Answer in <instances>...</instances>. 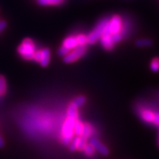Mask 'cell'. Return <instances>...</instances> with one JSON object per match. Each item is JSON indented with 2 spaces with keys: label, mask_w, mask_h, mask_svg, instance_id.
Wrapping results in <instances>:
<instances>
[{
  "label": "cell",
  "mask_w": 159,
  "mask_h": 159,
  "mask_svg": "<svg viewBox=\"0 0 159 159\" xmlns=\"http://www.w3.org/2000/svg\"><path fill=\"white\" fill-rule=\"evenodd\" d=\"M83 151H84L85 154L87 156H93L94 155V152H95V150L94 148H93L92 146H91V144H86L85 145V147L83 149Z\"/></svg>",
  "instance_id": "obj_19"
},
{
  "label": "cell",
  "mask_w": 159,
  "mask_h": 159,
  "mask_svg": "<svg viewBox=\"0 0 159 159\" xmlns=\"http://www.w3.org/2000/svg\"><path fill=\"white\" fill-rule=\"evenodd\" d=\"M33 60H34L35 61H37V62H40L41 60V50H38L35 51L34 53V55H33Z\"/></svg>",
  "instance_id": "obj_25"
},
{
  "label": "cell",
  "mask_w": 159,
  "mask_h": 159,
  "mask_svg": "<svg viewBox=\"0 0 159 159\" xmlns=\"http://www.w3.org/2000/svg\"><path fill=\"white\" fill-rule=\"evenodd\" d=\"M111 33L110 30L108 28V25L105 27L103 32L102 36H101V43L103 46V47L107 50H111L113 49L114 43L113 42L112 39H111Z\"/></svg>",
  "instance_id": "obj_6"
},
{
  "label": "cell",
  "mask_w": 159,
  "mask_h": 159,
  "mask_svg": "<svg viewBox=\"0 0 159 159\" xmlns=\"http://www.w3.org/2000/svg\"><path fill=\"white\" fill-rule=\"evenodd\" d=\"M136 43L138 47H150V46L152 45V41L150 39H139L136 41Z\"/></svg>",
  "instance_id": "obj_16"
},
{
  "label": "cell",
  "mask_w": 159,
  "mask_h": 159,
  "mask_svg": "<svg viewBox=\"0 0 159 159\" xmlns=\"http://www.w3.org/2000/svg\"><path fill=\"white\" fill-rule=\"evenodd\" d=\"M141 116L147 122H152L154 117V114L150 111H143L141 114Z\"/></svg>",
  "instance_id": "obj_13"
},
{
  "label": "cell",
  "mask_w": 159,
  "mask_h": 159,
  "mask_svg": "<svg viewBox=\"0 0 159 159\" xmlns=\"http://www.w3.org/2000/svg\"><path fill=\"white\" fill-rule=\"evenodd\" d=\"M69 52H70V50H69V49H67L66 47H65L64 46L62 45V47H61V48L58 49V51H57V54H58L60 56L64 57L65 55L68 54Z\"/></svg>",
  "instance_id": "obj_23"
},
{
  "label": "cell",
  "mask_w": 159,
  "mask_h": 159,
  "mask_svg": "<svg viewBox=\"0 0 159 159\" xmlns=\"http://www.w3.org/2000/svg\"><path fill=\"white\" fill-rule=\"evenodd\" d=\"M35 51V43L30 39H24L18 47V52L25 60H33Z\"/></svg>",
  "instance_id": "obj_1"
},
{
  "label": "cell",
  "mask_w": 159,
  "mask_h": 159,
  "mask_svg": "<svg viewBox=\"0 0 159 159\" xmlns=\"http://www.w3.org/2000/svg\"><path fill=\"white\" fill-rule=\"evenodd\" d=\"M152 122L156 125H159V114H154Z\"/></svg>",
  "instance_id": "obj_27"
},
{
  "label": "cell",
  "mask_w": 159,
  "mask_h": 159,
  "mask_svg": "<svg viewBox=\"0 0 159 159\" xmlns=\"http://www.w3.org/2000/svg\"><path fill=\"white\" fill-rule=\"evenodd\" d=\"M77 116H78L77 108L71 103V104L69 105L68 108H67V116H68L69 118H72V119H77Z\"/></svg>",
  "instance_id": "obj_10"
},
{
  "label": "cell",
  "mask_w": 159,
  "mask_h": 159,
  "mask_svg": "<svg viewBox=\"0 0 159 159\" xmlns=\"http://www.w3.org/2000/svg\"><path fill=\"white\" fill-rule=\"evenodd\" d=\"M40 5H60L64 2V0H37Z\"/></svg>",
  "instance_id": "obj_11"
},
{
  "label": "cell",
  "mask_w": 159,
  "mask_h": 159,
  "mask_svg": "<svg viewBox=\"0 0 159 159\" xmlns=\"http://www.w3.org/2000/svg\"><path fill=\"white\" fill-rule=\"evenodd\" d=\"M6 27H7V22H6L5 21H4V20L0 21V33H1Z\"/></svg>",
  "instance_id": "obj_26"
},
{
  "label": "cell",
  "mask_w": 159,
  "mask_h": 159,
  "mask_svg": "<svg viewBox=\"0 0 159 159\" xmlns=\"http://www.w3.org/2000/svg\"><path fill=\"white\" fill-rule=\"evenodd\" d=\"M122 35L120 33H116V34H112L111 35V39H112V41L114 43H118L122 40Z\"/></svg>",
  "instance_id": "obj_24"
},
{
  "label": "cell",
  "mask_w": 159,
  "mask_h": 159,
  "mask_svg": "<svg viewBox=\"0 0 159 159\" xmlns=\"http://www.w3.org/2000/svg\"><path fill=\"white\" fill-rule=\"evenodd\" d=\"M83 127H84V125L80 121L77 120L75 121V126H74V133L75 134H76L77 136H81L83 134Z\"/></svg>",
  "instance_id": "obj_12"
},
{
  "label": "cell",
  "mask_w": 159,
  "mask_h": 159,
  "mask_svg": "<svg viewBox=\"0 0 159 159\" xmlns=\"http://www.w3.org/2000/svg\"><path fill=\"white\" fill-rule=\"evenodd\" d=\"M122 19L119 16H114L108 21V28L110 30L111 34L119 33V32L122 30Z\"/></svg>",
  "instance_id": "obj_5"
},
{
  "label": "cell",
  "mask_w": 159,
  "mask_h": 159,
  "mask_svg": "<svg viewBox=\"0 0 159 159\" xmlns=\"http://www.w3.org/2000/svg\"><path fill=\"white\" fill-rule=\"evenodd\" d=\"M7 90L5 78L2 75H0V94H4Z\"/></svg>",
  "instance_id": "obj_18"
},
{
  "label": "cell",
  "mask_w": 159,
  "mask_h": 159,
  "mask_svg": "<svg viewBox=\"0 0 159 159\" xmlns=\"http://www.w3.org/2000/svg\"><path fill=\"white\" fill-rule=\"evenodd\" d=\"M150 69L151 70L154 72H157L159 71V58L156 57L150 63Z\"/></svg>",
  "instance_id": "obj_20"
},
{
  "label": "cell",
  "mask_w": 159,
  "mask_h": 159,
  "mask_svg": "<svg viewBox=\"0 0 159 159\" xmlns=\"http://www.w3.org/2000/svg\"><path fill=\"white\" fill-rule=\"evenodd\" d=\"M79 136L75 137V138L72 139L71 142L69 143V150L71 151H75L77 150V142H78Z\"/></svg>",
  "instance_id": "obj_22"
},
{
  "label": "cell",
  "mask_w": 159,
  "mask_h": 159,
  "mask_svg": "<svg viewBox=\"0 0 159 159\" xmlns=\"http://www.w3.org/2000/svg\"><path fill=\"white\" fill-rule=\"evenodd\" d=\"M76 39H77V43H78V45L85 46L86 45V43H88V37H87V35L80 34V35H77V36L76 37Z\"/></svg>",
  "instance_id": "obj_17"
},
{
  "label": "cell",
  "mask_w": 159,
  "mask_h": 159,
  "mask_svg": "<svg viewBox=\"0 0 159 159\" xmlns=\"http://www.w3.org/2000/svg\"><path fill=\"white\" fill-rule=\"evenodd\" d=\"M109 20L107 19H102V21H100L99 22L98 25H97V27H95V29L93 30L91 33L89 34L88 36V43L90 44H93V43H96L98 40L100 39L102 36L103 32L105 27L108 25Z\"/></svg>",
  "instance_id": "obj_3"
},
{
  "label": "cell",
  "mask_w": 159,
  "mask_h": 159,
  "mask_svg": "<svg viewBox=\"0 0 159 159\" xmlns=\"http://www.w3.org/2000/svg\"><path fill=\"white\" fill-rule=\"evenodd\" d=\"M76 119L67 118L62 128V143L63 144H69L74 136V126Z\"/></svg>",
  "instance_id": "obj_2"
},
{
  "label": "cell",
  "mask_w": 159,
  "mask_h": 159,
  "mask_svg": "<svg viewBox=\"0 0 159 159\" xmlns=\"http://www.w3.org/2000/svg\"><path fill=\"white\" fill-rule=\"evenodd\" d=\"M63 46H64L65 47H66L67 49H69V50H71V49H75V47H77V46H78L76 37L69 36L68 38H66V39L63 41Z\"/></svg>",
  "instance_id": "obj_9"
},
{
  "label": "cell",
  "mask_w": 159,
  "mask_h": 159,
  "mask_svg": "<svg viewBox=\"0 0 159 159\" xmlns=\"http://www.w3.org/2000/svg\"><path fill=\"white\" fill-rule=\"evenodd\" d=\"M89 144H91L94 148V150L98 151L99 153L103 155V156H107L109 153V151L108 148H106V146H105L102 143L99 142L97 139H91L90 142H89Z\"/></svg>",
  "instance_id": "obj_7"
},
{
  "label": "cell",
  "mask_w": 159,
  "mask_h": 159,
  "mask_svg": "<svg viewBox=\"0 0 159 159\" xmlns=\"http://www.w3.org/2000/svg\"><path fill=\"white\" fill-rule=\"evenodd\" d=\"M91 134H92V128H91V125L89 124L84 125V127H83V134L81 136L87 139L91 136Z\"/></svg>",
  "instance_id": "obj_14"
},
{
  "label": "cell",
  "mask_w": 159,
  "mask_h": 159,
  "mask_svg": "<svg viewBox=\"0 0 159 159\" xmlns=\"http://www.w3.org/2000/svg\"><path fill=\"white\" fill-rule=\"evenodd\" d=\"M85 102H86V99H85V97L79 96L76 97V98L73 100V102H71V104L74 105L75 107H77V108H78V107H80L84 105Z\"/></svg>",
  "instance_id": "obj_15"
},
{
  "label": "cell",
  "mask_w": 159,
  "mask_h": 159,
  "mask_svg": "<svg viewBox=\"0 0 159 159\" xmlns=\"http://www.w3.org/2000/svg\"><path fill=\"white\" fill-rule=\"evenodd\" d=\"M86 47L85 46L78 45L77 47H75L74 50L72 52H69L66 55H65L63 61L65 63H73L78 60L80 57H81L86 52Z\"/></svg>",
  "instance_id": "obj_4"
},
{
  "label": "cell",
  "mask_w": 159,
  "mask_h": 159,
  "mask_svg": "<svg viewBox=\"0 0 159 159\" xmlns=\"http://www.w3.org/2000/svg\"><path fill=\"white\" fill-rule=\"evenodd\" d=\"M50 50L49 49H43L41 50V60L40 61V64L41 66H47V65L49 64V61H50Z\"/></svg>",
  "instance_id": "obj_8"
},
{
  "label": "cell",
  "mask_w": 159,
  "mask_h": 159,
  "mask_svg": "<svg viewBox=\"0 0 159 159\" xmlns=\"http://www.w3.org/2000/svg\"><path fill=\"white\" fill-rule=\"evenodd\" d=\"M86 139L83 138L82 136H79L78 142H77V150H83V149L86 145Z\"/></svg>",
  "instance_id": "obj_21"
},
{
  "label": "cell",
  "mask_w": 159,
  "mask_h": 159,
  "mask_svg": "<svg viewBox=\"0 0 159 159\" xmlns=\"http://www.w3.org/2000/svg\"><path fill=\"white\" fill-rule=\"evenodd\" d=\"M4 145V141L2 138L1 136H0V148H2Z\"/></svg>",
  "instance_id": "obj_28"
}]
</instances>
